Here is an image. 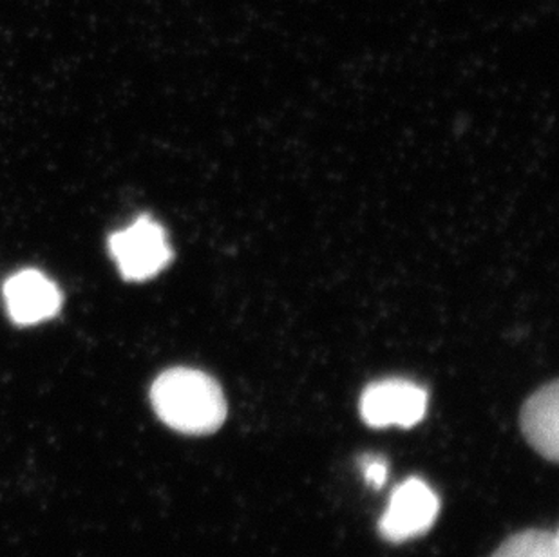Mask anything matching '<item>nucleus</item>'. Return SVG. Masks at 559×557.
I'll list each match as a JSON object with an SVG mask.
<instances>
[{"label":"nucleus","mask_w":559,"mask_h":557,"mask_svg":"<svg viewBox=\"0 0 559 557\" xmlns=\"http://www.w3.org/2000/svg\"><path fill=\"white\" fill-rule=\"evenodd\" d=\"M440 500L424 479L407 478L391 493L390 503L379 521L385 542L404 543L423 536L435 525Z\"/></svg>","instance_id":"4"},{"label":"nucleus","mask_w":559,"mask_h":557,"mask_svg":"<svg viewBox=\"0 0 559 557\" xmlns=\"http://www.w3.org/2000/svg\"><path fill=\"white\" fill-rule=\"evenodd\" d=\"M5 308L19 327L48 321L62 308L59 286L43 272L27 269L11 275L4 283Z\"/></svg>","instance_id":"5"},{"label":"nucleus","mask_w":559,"mask_h":557,"mask_svg":"<svg viewBox=\"0 0 559 557\" xmlns=\"http://www.w3.org/2000/svg\"><path fill=\"white\" fill-rule=\"evenodd\" d=\"M492 557H559L558 532H518L506 543H501Z\"/></svg>","instance_id":"7"},{"label":"nucleus","mask_w":559,"mask_h":557,"mask_svg":"<svg viewBox=\"0 0 559 557\" xmlns=\"http://www.w3.org/2000/svg\"><path fill=\"white\" fill-rule=\"evenodd\" d=\"M151 402L159 420L183 435H212L227 418L222 386L200 369H167L154 380Z\"/></svg>","instance_id":"1"},{"label":"nucleus","mask_w":559,"mask_h":557,"mask_svg":"<svg viewBox=\"0 0 559 557\" xmlns=\"http://www.w3.org/2000/svg\"><path fill=\"white\" fill-rule=\"evenodd\" d=\"M428 411V391L412 380L373 382L360 396V416L373 429L417 426Z\"/></svg>","instance_id":"3"},{"label":"nucleus","mask_w":559,"mask_h":557,"mask_svg":"<svg viewBox=\"0 0 559 557\" xmlns=\"http://www.w3.org/2000/svg\"><path fill=\"white\" fill-rule=\"evenodd\" d=\"M109 248L120 274L127 281L153 278L173 258L164 226L145 216L138 217L132 225L117 232L109 241Z\"/></svg>","instance_id":"2"},{"label":"nucleus","mask_w":559,"mask_h":557,"mask_svg":"<svg viewBox=\"0 0 559 557\" xmlns=\"http://www.w3.org/2000/svg\"><path fill=\"white\" fill-rule=\"evenodd\" d=\"M522 431L527 442L545 460H559V388L550 382L525 402L522 410Z\"/></svg>","instance_id":"6"},{"label":"nucleus","mask_w":559,"mask_h":557,"mask_svg":"<svg viewBox=\"0 0 559 557\" xmlns=\"http://www.w3.org/2000/svg\"><path fill=\"white\" fill-rule=\"evenodd\" d=\"M360 469L365 474L366 484L373 489H382L388 482V462L377 454H365L359 460Z\"/></svg>","instance_id":"8"}]
</instances>
